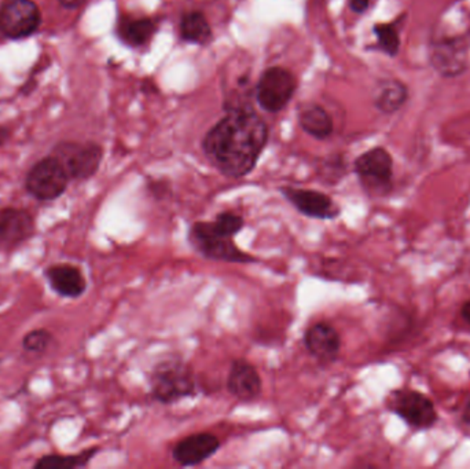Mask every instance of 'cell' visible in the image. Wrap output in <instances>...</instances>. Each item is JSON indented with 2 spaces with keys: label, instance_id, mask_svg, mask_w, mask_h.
<instances>
[{
  "label": "cell",
  "instance_id": "6da1fadb",
  "mask_svg": "<svg viewBox=\"0 0 470 469\" xmlns=\"http://www.w3.org/2000/svg\"><path fill=\"white\" fill-rule=\"evenodd\" d=\"M267 140V126L260 116L252 110L234 109L209 130L203 151L222 175L240 179L255 170Z\"/></svg>",
  "mask_w": 470,
  "mask_h": 469
},
{
  "label": "cell",
  "instance_id": "7a4b0ae2",
  "mask_svg": "<svg viewBox=\"0 0 470 469\" xmlns=\"http://www.w3.org/2000/svg\"><path fill=\"white\" fill-rule=\"evenodd\" d=\"M148 381L149 397L162 405H173L198 394L194 371L181 357H168L154 363Z\"/></svg>",
  "mask_w": 470,
  "mask_h": 469
},
{
  "label": "cell",
  "instance_id": "3957f363",
  "mask_svg": "<svg viewBox=\"0 0 470 469\" xmlns=\"http://www.w3.org/2000/svg\"><path fill=\"white\" fill-rule=\"evenodd\" d=\"M187 241L200 256L208 260L234 265H252L259 262L254 255L244 252L234 243L233 238L217 232L212 221L194 222L187 232Z\"/></svg>",
  "mask_w": 470,
  "mask_h": 469
},
{
  "label": "cell",
  "instance_id": "277c9868",
  "mask_svg": "<svg viewBox=\"0 0 470 469\" xmlns=\"http://www.w3.org/2000/svg\"><path fill=\"white\" fill-rule=\"evenodd\" d=\"M363 191L373 197L387 196L393 189V159L384 148H373L354 162Z\"/></svg>",
  "mask_w": 470,
  "mask_h": 469
},
{
  "label": "cell",
  "instance_id": "5b68a950",
  "mask_svg": "<svg viewBox=\"0 0 470 469\" xmlns=\"http://www.w3.org/2000/svg\"><path fill=\"white\" fill-rule=\"evenodd\" d=\"M69 176L56 156L39 160L29 170L26 178V189L29 196L40 203H51L61 199L69 186Z\"/></svg>",
  "mask_w": 470,
  "mask_h": 469
},
{
  "label": "cell",
  "instance_id": "8992f818",
  "mask_svg": "<svg viewBox=\"0 0 470 469\" xmlns=\"http://www.w3.org/2000/svg\"><path fill=\"white\" fill-rule=\"evenodd\" d=\"M385 406L414 430H429L439 420L433 401L415 390H395L388 395Z\"/></svg>",
  "mask_w": 470,
  "mask_h": 469
},
{
  "label": "cell",
  "instance_id": "52a82bcc",
  "mask_svg": "<svg viewBox=\"0 0 470 469\" xmlns=\"http://www.w3.org/2000/svg\"><path fill=\"white\" fill-rule=\"evenodd\" d=\"M53 156L61 162L70 181H89L99 170L103 151L97 143H59Z\"/></svg>",
  "mask_w": 470,
  "mask_h": 469
},
{
  "label": "cell",
  "instance_id": "ba28073f",
  "mask_svg": "<svg viewBox=\"0 0 470 469\" xmlns=\"http://www.w3.org/2000/svg\"><path fill=\"white\" fill-rule=\"evenodd\" d=\"M295 76L284 68L274 67L260 76L256 87V99L260 107L267 112H281L295 96Z\"/></svg>",
  "mask_w": 470,
  "mask_h": 469
},
{
  "label": "cell",
  "instance_id": "9c48e42d",
  "mask_svg": "<svg viewBox=\"0 0 470 469\" xmlns=\"http://www.w3.org/2000/svg\"><path fill=\"white\" fill-rule=\"evenodd\" d=\"M40 21V10L34 0H5L0 5V32L10 39L31 36Z\"/></svg>",
  "mask_w": 470,
  "mask_h": 469
},
{
  "label": "cell",
  "instance_id": "30bf717a",
  "mask_svg": "<svg viewBox=\"0 0 470 469\" xmlns=\"http://www.w3.org/2000/svg\"><path fill=\"white\" fill-rule=\"evenodd\" d=\"M279 192L298 214L307 218L334 221L341 215V208L322 192L293 186L281 187Z\"/></svg>",
  "mask_w": 470,
  "mask_h": 469
},
{
  "label": "cell",
  "instance_id": "8fae6325",
  "mask_svg": "<svg viewBox=\"0 0 470 469\" xmlns=\"http://www.w3.org/2000/svg\"><path fill=\"white\" fill-rule=\"evenodd\" d=\"M37 234V218L26 208H0V248L15 251Z\"/></svg>",
  "mask_w": 470,
  "mask_h": 469
},
{
  "label": "cell",
  "instance_id": "7c38bea8",
  "mask_svg": "<svg viewBox=\"0 0 470 469\" xmlns=\"http://www.w3.org/2000/svg\"><path fill=\"white\" fill-rule=\"evenodd\" d=\"M304 347L320 363H333L341 351V336L333 324L318 321L307 328L303 336Z\"/></svg>",
  "mask_w": 470,
  "mask_h": 469
},
{
  "label": "cell",
  "instance_id": "4fadbf2b",
  "mask_svg": "<svg viewBox=\"0 0 470 469\" xmlns=\"http://www.w3.org/2000/svg\"><path fill=\"white\" fill-rule=\"evenodd\" d=\"M227 391L240 402H255L263 392V380L256 366L238 358L231 362L227 376Z\"/></svg>",
  "mask_w": 470,
  "mask_h": 469
},
{
  "label": "cell",
  "instance_id": "5bb4252c",
  "mask_svg": "<svg viewBox=\"0 0 470 469\" xmlns=\"http://www.w3.org/2000/svg\"><path fill=\"white\" fill-rule=\"evenodd\" d=\"M222 442L212 433H197L176 442L172 447V458L179 465L189 468L208 461L219 452Z\"/></svg>",
  "mask_w": 470,
  "mask_h": 469
},
{
  "label": "cell",
  "instance_id": "9a60e30c",
  "mask_svg": "<svg viewBox=\"0 0 470 469\" xmlns=\"http://www.w3.org/2000/svg\"><path fill=\"white\" fill-rule=\"evenodd\" d=\"M50 288L64 299H78L89 288L86 276L78 266L72 263H56L43 271Z\"/></svg>",
  "mask_w": 470,
  "mask_h": 469
},
{
  "label": "cell",
  "instance_id": "2e32d148",
  "mask_svg": "<svg viewBox=\"0 0 470 469\" xmlns=\"http://www.w3.org/2000/svg\"><path fill=\"white\" fill-rule=\"evenodd\" d=\"M469 46L464 39H443L432 46L431 62L445 78L461 75L467 68Z\"/></svg>",
  "mask_w": 470,
  "mask_h": 469
},
{
  "label": "cell",
  "instance_id": "e0dca14e",
  "mask_svg": "<svg viewBox=\"0 0 470 469\" xmlns=\"http://www.w3.org/2000/svg\"><path fill=\"white\" fill-rule=\"evenodd\" d=\"M409 99V89L399 78H384L376 87L374 105L385 115L399 112Z\"/></svg>",
  "mask_w": 470,
  "mask_h": 469
},
{
  "label": "cell",
  "instance_id": "ac0fdd59",
  "mask_svg": "<svg viewBox=\"0 0 470 469\" xmlns=\"http://www.w3.org/2000/svg\"><path fill=\"white\" fill-rule=\"evenodd\" d=\"M298 123L301 129L317 138V140H326L333 132V120L330 115L319 105H307L298 112Z\"/></svg>",
  "mask_w": 470,
  "mask_h": 469
},
{
  "label": "cell",
  "instance_id": "d6986e66",
  "mask_svg": "<svg viewBox=\"0 0 470 469\" xmlns=\"http://www.w3.org/2000/svg\"><path fill=\"white\" fill-rule=\"evenodd\" d=\"M100 452V447L92 446L75 454H46L37 458L35 469H76L84 468Z\"/></svg>",
  "mask_w": 470,
  "mask_h": 469
},
{
  "label": "cell",
  "instance_id": "ffe728a7",
  "mask_svg": "<svg viewBox=\"0 0 470 469\" xmlns=\"http://www.w3.org/2000/svg\"><path fill=\"white\" fill-rule=\"evenodd\" d=\"M156 26L151 18H124L119 26V35L130 46H143L151 39Z\"/></svg>",
  "mask_w": 470,
  "mask_h": 469
},
{
  "label": "cell",
  "instance_id": "44dd1931",
  "mask_svg": "<svg viewBox=\"0 0 470 469\" xmlns=\"http://www.w3.org/2000/svg\"><path fill=\"white\" fill-rule=\"evenodd\" d=\"M182 39L186 42L205 45L212 39L211 26L206 21L205 16L200 12L187 13L181 23Z\"/></svg>",
  "mask_w": 470,
  "mask_h": 469
},
{
  "label": "cell",
  "instance_id": "7402d4cb",
  "mask_svg": "<svg viewBox=\"0 0 470 469\" xmlns=\"http://www.w3.org/2000/svg\"><path fill=\"white\" fill-rule=\"evenodd\" d=\"M376 35V48L390 57L398 56L401 50V35H399V24L393 23L377 24L373 28Z\"/></svg>",
  "mask_w": 470,
  "mask_h": 469
},
{
  "label": "cell",
  "instance_id": "603a6c76",
  "mask_svg": "<svg viewBox=\"0 0 470 469\" xmlns=\"http://www.w3.org/2000/svg\"><path fill=\"white\" fill-rule=\"evenodd\" d=\"M54 341H56V336L50 330L46 328H37L24 335L21 347L28 354L42 355L51 349Z\"/></svg>",
  "mask_w": 470,
  "mask_h": 469
},
{
  "label": "cell",
  "instance_id": "cb8c5ba5",
  "mask_svg": "<svg viewBox=\"0 0 470 469\" xmlns=\"http://www.w3.org/2000/svg\"><path fill=\"white\" fill-rule=\"evenodd\" d=\"M212 224H214L217 232L234 238L243 232L244 227H245V219L240 214L234 213V211H223V213L217 214Z\"/></svg>",
  "mask_w": 470,
  "mask_h": 469
},
{
  "label": "cell",
  "instance_id": "d4e9b609",
  "mask_svg": "<svg viewBox=\"0 0 470 469\" xmlns=\"http://www.w3.org/2000/svg\"><path fill=\"white\" fill-rule=\"evenodd\" d=\"M374 0H350V9L354 10L358 15H363L371 9Z\"/></svg>",
  "mask_w": 470,
  "mask_h": 469
},
{
  "label": "cell",
  "instance_id": "484cf974",
  "mask_svg": "<svg viewBox=\"0 0 470 469\" xmlns=\"http://www.w3.org/2000/svg\"><path fill=\"white\" fill-rule=\"evenodd\" d=\"M461 420L465 425H470V397L465 402L461 412Z\"/></svg>",
  "mask_w": 470,
  "mask_h": 469
},
{
  "label": "cell",
  "instance_id": "4316f807",
  "mask_svg": "<svg viewBox=\"0 0 470 469\" xmlns=\"http://www.w3.org/2000/svg\"><path fill=\"white\" fill-rule=\"evenodd\" d=\"M59 2H61L62 6L67 7V9H78L86 0H59Z\"/></svg>",
  "mask_w": 470,
  "mask_h": 469
},
{
  "label": "cell",
  "instance_id": "83f0119b",
  "mask_svg": "<svg viewBox=\"0 0 470 469\" xmlns=\"http://www.w3.org/2000/svg\"><path fill=\"white\" fill-rule=\"evenodd\" d=\"M461 317L467 325H470V300H467L461 308Z\"/></svg>",
  "mask_w": 470,
  "mask_h": 469
},
{
  "label": "cell",
  "instance_id": "f1b7e54d",
  "mask_svg": "<svg viewBox=\"0 0 470 469\" xmlns=\"http://www.w3.org/2000/svg\"><path fill=\"white\" fill-rule=\"evenodd\" d=\"M9 130L4 129V127H0V148H2V146H4L7 141H9Z\"/></svg>",
  "mask_w": 470,
  "mask_h": 469
}]
</instances>
